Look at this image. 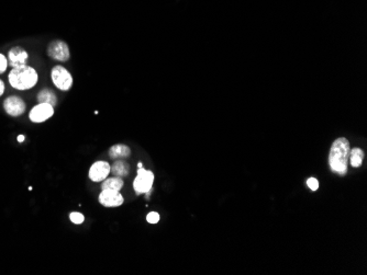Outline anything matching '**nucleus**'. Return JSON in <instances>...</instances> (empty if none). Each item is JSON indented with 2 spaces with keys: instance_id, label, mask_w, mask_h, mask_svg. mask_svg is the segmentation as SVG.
Instances as JSON below:
<instances>
[{
  "instance_id": "11",
  "label": "nucleus",
  "mask_w": 367,
  "mask_h": 275,
  "mask_svg": "<svg viewBox=\"0 0 367 275\" xmlns=\"http://www.w3.org/2000/svg\"><path fill=\"white\" fill-rule=\"evenodd\" d=\"M131 156V149L126 145L118 144L112 146L109 149V157L111 159H119V158H129Z\"/></svg>"
},
{
  "instance_id": "19",
  "label": "nucleus",
  "mask_w": 367,
  "mask_h": 275,
  "mask_svg": "<svg viewBox=\"0 0 367 275\" xmlns=\"http://www.w3.org/2000/svg\"><path fill=\"white\" fill-rule=\"evenodd\" d=\"M8 67V59L4 55L0 54V73H4Z\"/></svg>"
},
{
  "instance_id": "17",
  "label": "nucleus",
  "mask_w": 367,
  "mask_h": 275,
  "mask_svg": "<svg viewBox=\"0 0 367 275\" xmlns=\"http://www.w3.org/2000/svg\"><path fill=\"white\" fill-rule=\"evenodd\" d=\"M146 220L149 221L150 224H157L159 221V214L156 212H151L146 216Z\"/></svg>"
},
{
  "instance_id": "6",
  "label": "nucleus",
  "mask_w": 367,
  "mask_h": 275,
  "mask_svg": "<svg viewBox=\"0 0 367 275\" xmlns=\"http://www.w3.org/2000/svg\"><path fill=\"white\" fill-rule=\"evenodd\" d=\"M53 115H54V108L51 104L39 103L30 111L29 117L33 123H42Z\"/></svg>"
},
{
  "instance_id": "16",
  "label": "nucleus",
  "mask_w": 367,
  "mask_h": 275,
  "mask_svg": "<svg viewBox=\"0 0 367 275\" xmlns=\"http://www.w3.org/2000/svg\"><path fill=\"white\" fill-rule=\"evenodd\" d=\"M70 219L73 224H76V225H81L84 223L85 220V217L83 214L78 213V212H72L70 214Z\"/></svg>"
},
{
  "instance_id": "3",
  "label": "nucleus",
  "mask_w": 367,
  "mask_h": 275,
  "mask_svg": "<svg viewBox=\"0 0 367 275\" xmlns=\"http://www.w3.org/2000/svg\"><path fill=\"white\" fill-rule=\"evenodd\" d=\"M51 78L53 84L59 90L69 91L72 88L73 77L71 72L61 65L53 67V69L51 70Z\"/></svg>"
},
{
  "instance_id": "18",
  "label": "nucleus",
  "mask_w": 367,
  "mask_h": 275,
  "mask_svg": "<svg viewBox=\"0 0 367 275\" xmlns=\"http://www.w3.org/2000/svg\"><path fill=\"white\" fill-rule=\"evenodd\" d=\"M307 185L311 191H317L319 189V181L316 178H309L307 181Z\"/></svg>"
},
{
  "instance_id": "15",
  "label": "nucleus",
  "mask_w": 367,
  "mask_h": 275,
  "mask_svg": "<svg viewBox=\"0 0 367 275\" xmlns=\"http://www.w3.org/2000/svg\"><path fill=\"white\" fill-rule=\"evenodd\" d=\"M363 159H364V152L361 148H353L350 151L349 163L352 165V167L354 168L361 167L363 164Z\"/></svg>"
},
{
  "instance_id": "14",
  "label": "nucleus",
  "mask_w": 367,
  "mask_h": 275,
  "mask_svg": "<svg viewBox=\"0 0 367 275\" xmlns=\"http://www.w3.org/2000/svg\"><path fill=\"white\" fill-rule=\"evenodd\" d=\"M123 179L120 177H112V178H107L103 181L102 184V190H116L120 191L123 187Z\"/></svg>"
},
{
  "instance_id": "13",
  "label": "nucleus",
  "mask_w": 367,
  "mask_h": 275,
  "mask_svg": "<svg viewBox=\"0 0 367 275\" xmlns=\"http://www.w3.org/2000/svg\"><path fill=\"white\" fill-rule=\"evenodd\" d=\"M130 171V166L126 164L123 160H116L115 164H113L110 168V172L113 174V177H120L123 178L129 174Z\"/></svg>"
},
{
  "instance_id": "7",
  "label": "nucleus",
  "mask_w": 367,
  "mask_h": 275,
  "mask_svg": "<svg viewBox=\"0 0 367 275\" xmlns=\"http://www.w3.org/2000/svg\"><path fill=\"white\" fill-rule=\"evenodd\" d=\"M99 203L105 207H118L121 206L124 202V199L120 191L116 190H103L99 194Z\"/></svg>"
},
{
  "instance_id": "12",
  "label": "nucleus",
  "mask_w": 367,
  "mask_h": 275,
  "mask_svg": "<svg viewBox=\"0 0 367 275\" xmlns=\"http://www.w3.org/2000/svg\"><path fill=\"white\" fill-rule=\"evenodd\" d=\"M38 101L39 103L51 104L53 108H54L57 104V97L54 91L49 88H45L38 93Z\"/></svg>"
},
{
  "instance_id": "9",
  "label": "nucleus",
  "mask_w": 367,
  "mask_h": 275,
  "mask_svg": "<svg viewBox=\"0 0 367 275\" xmlns=\"http://www.w3.org/2000/svg\"><path fill=\"white\" fill-rule=\"evenodd\" d=\"M111 166L107 162H96L93 164L88 172V177L93 182H102L110 173Z\"/></svg>"
},
{
  "instance_id": "1",
  "label": "nucleus",
  "mask_w": 367,
  "mask_h": 275,
  "mask_svg": "<svg viewBox=\"0 0 367 275\" xmlns=\"http://www.w3.org/2000/svg\"><path fill=\"white\" fill-rule=\"evenodd\" d=\"M351 147L349 140L340 137L333 142L329 153V166L332 172L345 176L348 172Z\"/></svg>"
},
{
  "instance_id": "10",
  "label": "nucleus",
  "mask_w": 367,
  "mask_h": 275,
  "mask_svg": "<svg viewBox=\"0 0 367 275\" xmlns=\"http://www.w3.org/2000/svg\"><path fill=\"white\" fill-rule=\"evenodd\" d=\"M28 58V52L22 48H20V46H15V48H12L8 53V63L12 68H17V67L25 65Z\"/></svg>"
},
{
  "instance_id": "21",
  "label": "nucleus",
  "mask_w": 367,
  "mask_h": 275,
  "mask_svg": "<svg viewBox=\"0 0 367 275\" xmlns=\"http://www.w3.org/2000/svg\"><path fill=\"white\" fill-rule=\"evenodd\" d=\"M24 138H25V137H24L23 135H20V136H18V142H19V143H22L23 140H24Z\"/></svg>"
},
{
  "instance_id": "5",
  "label": "nucleus",
  "mask_w": 367,
  "mask_h": 275,
  "mask_svg": "<svg viewBox=\"0 0 367 275\" xmlns=\"http://www.w3.org/2000/svg\"><path fill=\"white\" fill-rule=\"evenodd\" d=\"M48 55L58 62H68L71 57V52L68 43L61 40H56L50 43L48 48Z\"/></svg>"
},
{
  "instance_id": "20",
  "label": "nucleus",
  "mask_w": 367,
  "mask_h": 275,
  "mask_svg": "<svg viewBox=\"0 0 367 275\" xmlns=\"http://www.w3.org/2000/svg\"><path fill=\"white\" fill-rule=\"evenodd\" d=\"M5 92V84L2 79H0V97H2L4 95Z\"/></svg>"
},
{
  "instance_id": "4",
  "label": "nucleus",
  "mask_w": 367,
  "mask_h": 275,
  "mask_svg": "<svg viewBox=\"0 0 367 275\" xmlns=\"http://www.w3.org/2000/svg\"><path fill=\"white\" fill-rule=\"evenodd\" d=\"M153 182H154V174L150 170H145L143 167L139 168L138 174L133 181V189L137 194L149 193L152 189Z\"/></svg>"
},
{
  "instance_id": "22",
  "label": "nucleus",
  "mask_w": 367,
  "mask_h": 275,
  "mask_svg": "<svg viewBox=\"0 0 367 275\" xmlns=\"http://www.w3.org/2000/svg\"><path fill=\"white\" fill-rule=\"evenodd\" d=\"M138 167H139V168H141V167H143V164H142V163H139V164H138Z\"/></svg>"
},
{
  "instance_id": "2",
  "label": "nucleus",
  "mask_w": 367,
  "mask_h": 275,
  "mask_svg": "<svg viewBox=\"0 0 367 275\" xmlns=\"http://www.w3.org/2000/svg\"><path fill=\"white\" fill-rule=\"evenodd\" d=\"M38 72L30 66L23 65L12 68L9 72L8 80L12 88L17 90H29L38 84Z\"/></svg>"
},
{
  "instance_id": "8",
  "label": "nucleus",
  "mask_w": 367,
  "mask_h": 275,
  "mask_svg": "<svg viewBox=\"0 0 367 275\" xmlns=\"http://www.w3.org/2000/svg\"><path fill=\"white\" fill-rule=\"evenodd\" d=\"M26 105L23 100L17 97V96H11L7 98L4 101V109L7 114H9L10 116H20L22 115L25 111Z\"/></svg>"
}]
</instances>
